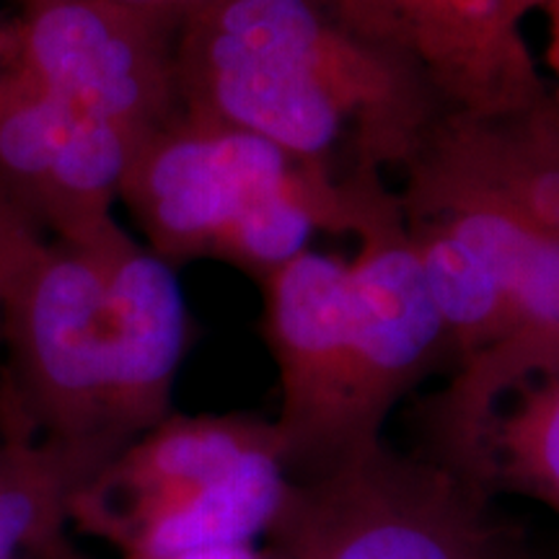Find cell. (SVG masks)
Returning <instances> with one entry per match:
<instances>
[{
    "label": "cell",
    "mask_w": 559,
    "mask_h": 559,
    "mask_svg": "<svg viewBox=\"0 0 559 559\" xmlns=\"http://www.w3.org/2000/svg\"><path fill=\"white\" fill-rule=\"evenodd\" d=\"M179 26L117 0H47L11 21L5 62L143 145L181 111Z\"/></svg>",
    "instance_id": "8"
},
{
    "label": "cell",
    "mask_w": 559,
    "mask_h": 559,
    "mask_svg": "<svg viewBox=\"0 0 559 559\" xmlns=\"http://www.w3.org/2000/svg\"><path fill=\"white\" fill-rule=\"evenodd\" d=\"M280 559H534L492 498L386 440L311 479H288L267 528Z\"/></svg>",
    "instance_id": "5"
},
{
    "label": "cell",
    "mask_w": 559,
    "mask_h": 559,
    "mask_svg": "<svg viewBox=\"0 0 559 559\" xmlns=\"http://www.w3.org/2000/svg\"><path fill=\"white\" fill-rule=\"evenodd\" d=\"M140 145L0 66V187L47 239L83 241L120 223L124 177Z\"/></svg>",
    "instance_id": "9"
},
{
    "label": "cell",
    "mask_w": 559,
    "mask_h": 559,
    "mask_svg": "<svg viewBox=\"0 0 559 559\" xmlns=\"http://www.w3.org/2000/svg\"><path fill=\"white\" fill-rule=\"evenodd\" d=\"M181 24L275 75L347 138L360 171L400 177L451 115L419 70L330 0H215Z\"/></svg>",
    "instance_id": "4"
},
{
    "label": "cell",
    "mask_w": 559,
    "mask_h": 559,
    "mask_svg": "<svg viewBox=\"0 0 559 559\" xmlns=\"http://www.w3.org/2000/svg\"><path fill=\"white\" fill-rule=\"evenodd\" d=\"M370 185L334 181L270 140L181 109L140 145L120 200L171 267L210 260L260 283L317 234L353 236Z\"/></svg>",
    "instance_id": "2"
},
{
    "label": "cell",
    "mask_w": 559,
    "mask_h": 559,
    "mask_svg": "<svg viewBox=\"0 0 559 559\" xmlns=\"http://www.w3.org/2000/svg\"><path fill=\"white\" fill-rule=\"evenodd\" d=\"M423 456L487 498L559 515V332H523L451 368L423 407Z\"/></svg>",
    "instance_id": "6"
},
{
    "label": "cell",
    "mask_w": 559,
    "mask_h": 559,
    "mask_svg": "<svg viewBox=\"0 0 559 559\" xmlns=\"http://www.w3.org/2000/svg\"><path fill=\"white\" fill-rule=\"evenodd\" d=\"M47 236L0 187V317L21 272L29 267Z\"/></svg>",
    "instance_id": "13"
},
{
    "label": "cell",
    "mask_w": 559,
    "mask_h": 559,
    "mask_svg": "<svg viewBox=\"0 0 559 559\" xmlns=\"http://www.w3.org/2000/svg\"><path fill=\"white\" fill-rule=\"evenodd\" d=\"M117 3L132 5V9L140 11H151V13H160V16H169L177 21H185L192 13H198L207 5H213L215 0H117Z\"/></svg>",
    "instance_id": "15"
},
{
    "label": "cell",
    "mask_w": 559,
    "mask_h": 559,
    "mask_svg": "<svg viewBox=\"0 0 559 559\" xmlns=\"http://www.w3.org/2000/svg\"><path fill=\"white\" fill-rule=\"evenodd\" d=\"M187 337L177 272L120 223L83 241L47 239L0 317V436L109 464L174 412Z\"/></svg>",
    "instance_id": "1"
},
{
    "label": "cell",
    "mask_w": 559,
    "mask_h": 559,
    "mask_svg": "<svg viewBox=\"0 0 559 559\" xmlns=\"http://www.w3.org/2000/svg\"><path fill=\"white\" fill-rule=\"evenodd\" d=\"M557 559H559V557H557Z\"/></svg>",
    "instance_id": "20"
},
{
    "label": "cell",
    "mask_w": 559,
    "mask_h": 559,
    "mask_svg": "<svg viewBox=\"0 0 559 559\" xmlns=\"http://www.w3.org/2000/svg\"><path fill=\"white\" fill-rule=\"evenodd\" d=\"M179 559H270L254 551L251 544L247 547H221V549H207V551H198V555H187Z\"/></svg>",
    "instance_id": "16"
},
{
    "label": "cell",
    "mask_w": 559,
    "mask_h": 559,
    "mask_svg": "<svg viewBox=\"0 0 559 559\" xmlns=\"http://www.w3.org/2000/svg\"><path fill=\"white\" fill-rule=\"evenodd\" d=\"M330 3L360 34L419 70L451 115H502L551 96L508 0Z\"/></svg>",
    "instance_id": "10"
},
{
    "label": "cell",
    "mask_w": 559,
    "mask_h": 559,
    "mask_svg": "<svg viewBox=\"0 0 559 559\" xmlns=\"http://www.w3.org/2000/svg\"><path fill=\"white\" fill-rule=\"evenodd\" d=\"M104 466L73 445L0 436V559H45L70 542L75 500Z\"/></svg>",
    "instance_id": "12"
},
{
    "label": "cell",
    "mask_w": 559,
    "mask_h": 559,
    "mask_svg": "<svg viewBox=\"0 0 559 559\" xmlns=\"http://www.w3.org/2000/svg\"><path fill=\"white\" fill-rule=\"evenodd\" d=\"M45 559H86V557H83L81 551L73 547V544L66 542V544H62V547H58L55 551H50V555H47Z\"/></svg>",
    "instance_id": "18"
},
{
    "label": "cell",
    "mask_w": 559,
    "mask_h": 559,
    "mask_svg": "<svg viewBox=\"0 0 559 559\" xmlns=\"http://www.w3.org/2000/svg\"><path fill=\"white\" fill-rule=\"evenodd\" d=\"M547 3H551V0H508L510 11H513L521 21H523V16H526L528 11L544 9V5H547Z\"/></svg>",
    "instance_id": "17"
},
{
    "label": "cell",
    "mask_w": 559,
    "mask_h": 559,
    "mask_svg": "<svg viewBox=\"0 0 559 559\" xmlns=\"http://www.w3.org/2000/svg\"><path fill=\"white\" fill-rule=\"evenodd\" d=\"M257 285L262 337L280 381L272 425L285 474L293 481L319 477L381 443L360 428L349 260L311 247Z\"/></svg>",
    "instance_id": "7"
},
{
    "label": "cell",
    "mask_w": 559,
    "mask_h": 559,
    "mask_svg": "<svg viewBox=\"0 0 559 559\" xmlns=\"http://www.w3.org/2000/svg\"><path fill=\"white\" fill-rule=\"evenodd\" d=\"M285 489L272 419L171 412L91 479L73 506V528L122 559L247 547L267 534Z\"/></svg>",
    "instance_id": "3"
},
{
    "label": "cell",
    "mask_w": 559,
    "mask_h": 559,
    "mask_svg": "<svg viewBox=\"0 0 559 559\" xmlns=\"http://www.w3.org/2000/svg\"><path fill=\"white\" fill-rule=\"evenodd\" d=\"M11 50V37H9V24H0V66H5Z\"/></svg>",
    "instance_id": "19"
},
{
    "label": "cell",
    "mask_w": 559,
    "mask_h": 559,
    "mask_svg": "<svg viewBox=\"0 0 559 559\" xmlns=\"http://www.w3.org/2000/svg\"><path fill=\"white\" fill-rule=\"evenodd\" d=\"M547 13V50H544V66H547V86L551 99L559 104V0H551L542 9Z\"/></svg>",
    "instance_id": "14"
},
{
    "label": "cell",
    "mask_w": 559,
    "mask_h": 559,
    "mask_svg": "<svg viewBox=\"0 0 559 559\" xmlns=\"http://www.w3.org/2000/svg\"><path fill=\"white\" fill-rule=\"evenodd\" d=\"M425 148L559 236V104L551 96L502 115H449Z\"/></svg>",
    "instance_id": "11"
}]
</instances>
